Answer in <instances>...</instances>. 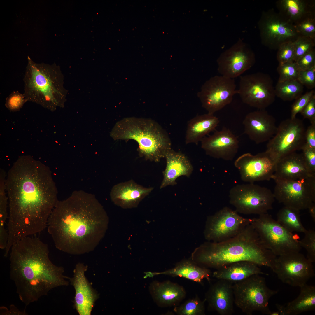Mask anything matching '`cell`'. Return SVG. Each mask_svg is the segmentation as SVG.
<instances>
[{
    "label": "cell",
    "mask_w": 315,
    "mask_h": 315,
    "mask_svg": "<svg viewBox=\"0 0 315 315\" xmlns=\"http://www.w3.org/2000/svg\"><path fill=\"white\" fill-rule=\"evenodd\" d=\"M304 118L309 120L311 124L315 123V95L300 113Z\"/></svg>",
    "instance_id": "obj_46"
},
{
    "label": "cell",
    "mask_w": 315,
    "mask_h": 315,
    "mask_svg": "<svg viewBox=\"0 0 315 315\" xmlns=\"http://www.w3.org/2000/svg\"><path fill=\"white\" fill-rule=\"evenodd\" d=\"M252 218L239 215L235 210L224 207L207 218L204 235L208 242H223L236 236L250 224Z\"/></svg>",
    "instance_id": "obj_13"
},
{
    "label": "cell",
    "mask_w": 315,
    "mask_h": 315,
    "mask_svg": "<svg viewBox=\"0 0 315 315\" xmlns=\"http://www.w3.org/2000/svg\"><path fill=\"white\" fill-rule=\"evenodd\" d=\"M254 53L241 40L222 53L217 60L221 75L234 79L249 69L255 62Z\"/></svg>",
    "instance_id": "obj_18"
},
{
    "label": "cell",
    "mask_w": 315,
    "mask_h": 315,
    "mask_svg": "<svg viewBox=\"0 0 315 315\" xmlns=\"http://www.w3.org/2000/svg\"><path fill=\"white\" fill-rule=\"evenodd\" d=\"M315 176L310 171L301 153L294 152L276 162L272 179L296 180Z\"/></svg>",
    "instance_id": "obj_24"
},
{
    "label": "cell",
    "mask_w": 315,
    "mask_h": 315,
    "mask_svg": "<svg viewBox=\"0 0 315 315\" xmlns=\"http://www.w3.org/2000/svg\"><path fill=\"white\" fill-rule=\"evenodd\" d=\"M270 315H280L278 311H277L271 312Z\"/></svg>",
    "instance_id": "obj_50"
},
{
    "label": "cell",
    "mask_w": 315,
    "mask_h": 315,
    "mask_svg": "<svg viewBox=\"0 0 315 315\" xmlns=\"http://www.w3.org/2000/svg\"><path fill=\"white\" fill-rule=\"evenodd\" d=\"M300 70L310 69L315 66V50L314 49L295 62Z\"/></svg>",
    "instance_id": "obj_44"
},
{
    "label": "cell",
    "mask_w": 315,
    "mask_h": 315,
    "mask_svg": "<svg viewBox=\"0 0 315 315\" xmlns=\"http://www.w3.org/2000/svg\"><path fill=\"white\" fill-rule=\"evenodd\" d=\"M257 264L251 262L242 261L232 263L216 270L213 277L218 279L227 280L233 283L244 280L256 274H268L263 272Z\"/></svg>",
    "instance_id": "obj_26"
},
{
    "label": "cell",
    "mask_w": 315,
    "mask_h": 315,
    "mask_svg": "<svg viewBox=\"0 0 315 315\" xmlns=\"http://www.w3.org/2000/svg\"><path fill=\"white\" fill-rule=\"evenodd\" d=\"M258 25L262 43L278 49L283 43L294 41L300 35L294 25L273 9L263 12Z\"/></svg>",
    "instance_id": "obj_14"
},
{
    "label": "cell",
    "mask_w": 315,
    "mask_h": 315,
    "mask_svg": "<svg viewBox=\"0 0 315 315\" xmlns=\"http://www.w3.org/2000/svg\"><path fill=\"white\" fill-rule=\"evenodd\" d=\"M164 274L172 276H179L201 283L204 279L209 282L211 272L209 268L201 267L192 260H185L177 263L172 269L155 274Z\"/></svg>",
    "instance_id": "obj_30"
},
{
    "label": "cell",
    "mask_w": 315,
    "mask_h": 315,
    "mask_svg": "<svg viewBox=\"0 0 315 315\" xmlns=\"http://www.w3.org/2000/svg\"><path fill=\"white\" fill-rule=\"evenodd\" d=\"M88 270L87 265L78 263L74 270L73 277L68 278L75 290L74 307L80 315H91L99 298L97 291L85 276Z\"/></svg>",
    "instance_id": "obj_19"
},
{
    "label": "cell",
    "mask_w": 315,
    "mask_h": 315,
    "mask_svg": "<svg viewBox=\"0 0 315 315\" xmlns=\"http://www.w3.org/2000/svg\"><path fill=\"white\" fill-rule=\"evenodd\" d=\"M0 312V315H25L27 314L25 310L22 312L20 311L14 305H11L10 306L9 310L5 307H1Z\"/></svg>",
    "instance_id": "obj_48"
},
{
    "label": "cell",
    "mask_w": 315,
    "mask_h": 315,
    "mask_svg": "<svg viewBox=\"0 0 315 315\" xmlns=\"http://www.w3.org/2000/svg\"><path fill=\"white\" fill-rule=\"evenodd\" d=\"M206 154L217 159L231 161L238 152L239 141L229 129L224 127L212 135L205 136L200 141Z\"/></svg>",
    "instance_id": "obj_20"
},
{
    "label": "cell",
    "mask_w": 315,
    "mask_h": 315,
    "mask_svg": "<svg viewBox=\"0 0 315 315\" xmlns=\"http://www.w3.org/2000/svg\"><path fill=\"white\" fill-rule=\"evenodd\" d=\"M109 222L106 212L95 197L80 191L58 201L47 228L57 249L79 255L95 249L104 236Z\"/></svg>",
    "instance_id": "obj_2"
},
{
    "label": "cell",
    "mask_w": 315,
    "mask_h": 315,
    "mask_svg": "<svg viewBox=\"0 0 315 315\" xmlns=\"http://www.w3.org/2000/svg\"><path fill=\"white\" fill-rule=\"evenodd\" d=\"M153 189V187H144L131 180L115 185L110 192L111 199L115 205L123 209L135 208Z\"/></svg>",
    "instance_id": "obj_22"
},
{
    "label": "cell",
    "mask_w": 315,
    "mask_h": 315,
    "mask_svg": "<svg viewBox=\"0 0 315 315\" xmlns=\"http://www.w3.org/2000/svg\"><path fill=\"white\" fill-rule=\"evenodd\" d=\"M27 101L24 93L18 91H13L6 98L5 105L10 111H16L22 108Z\"/></svg>",
    "instance_id": "obj_41"
},
{
    "label": "cell",
    "mask_w": 315,
    "mask_h": 315,
    "mask_svg": "<svg viewBox=\"0 0 315 315\" xmlns=\"http://www.w3.org/2000/svg\"><path fill=\"white\" fill-rule=\"evenodd\" d=\"M314 94V91L312 90L301 95L296 99L292 106L290 118H295L297 114L301 112Z\"/></svg>",
    "instance_id": "obj_42"
},
{
    "label": "cell",
    "mask_w": 315,
    "mask_h": 315,
    "mask_svg": "<svg viewBox=\"0 0 315 315\" xmlns=\"http://www.w3.org/2000/svg\"><path fill=\"white\" fill-rule=\"evenodd\" d=\"M111 135L116 140L135 141L139 145V156L151 161L159 162L172 149L171 141L167 133L151 119L124 118L117 123Z\"/></svg>",
    "instance_id": "obj_5"
},
{
    "label": "cell",
    "mask_w": 315,
    "mask_h": 315,
    "mask_svg": "<svg viewBox=\"0 0 315 315\" xmlns=\"http://www.w3.org/2000/svg\"><path fill=\"white\" fill-rule=\"evenodd\" d=\"M309 213L313 221L315 222V204L313 203L308 208Z\"/></svg>",
    "instance_id": "obj_49"
},
{
    "label": "cell",
    "mask_w": 315,
    "mask_h": 315,
    "mask_svg": "<svg viewBox=\"0 0 315 315\" xmlns=\"http://www.w3.org/2000/svg\"><path fill=\"white\" fill-rule=\"evenodd\" d=\"M253 226L263 245L276 256L299 252L301 247L293 234L284 228L267 213L252 218Z\"/></svg>",
    "instance_id": "obj_8"
},
{
    "label": "cell",
    "mask_w": 315,
    "mask_h": 315,
    "mask_svg": "<svg viewBox=\"0 0 315 315\" xmlns=\"http://www.w3.org/2000/svg\"><path fill=\"white\" fill-rule=\"evenodd\" d=\"M243 124L244 133L257 144L268 141L275 134L277 127L274 118L265 109L248 113Z\"/></svg>",
    "instance_id": "obj_21"
},
{
    "label": "cell",
    "mask_w": 315,
    "mask_h": 315,
    "mask_svg": "<svg viewBox=\"0 0 315 315\" xmlns=\"http://www.w3.org/2000/svg\"><path fill=\"white\" fill-rule=\"evenodd\" d=\"M305 145L315 149V123L311 124L305 130Z\"/></svg>",
    "instance_id": "obj_47"
},
{
    "label": "cell",
    "mask_w": 315,
    "mask_h": 315,
    "mask_svg": "<svg viewBox=\"0 0 315 315\" xmlns=\"http://www.w3.org/2000/svg\"><path fill=\"white\" fill-rule=\"evenodd\" d=\"M166 166L163 172V178L160 187V189L168 186L177 183L176 180L181 176L188 177L193 170L192 166L187 157L181 152L172 149L166 153Z\"/></svg>",
    "instance_id": "obj_25"
},
{
    "label": "cell",
    "mask_w": 315,
    "mask_h": 315,
    "mask_svg": "<svg viewBox=\"0 0 315 315\" xmlns=\"http://www.w3.org/2000/svg\"><path fill=\"white\" fill-rule=\"evenodd\" d=\"M276 220L289 232L304 233L307 230L301 222L300 210L288 206H284L278 211Z\"/></svg>",
    "instance_id": "obj_32"
},
{
    "label": "cell",
    "mask_w": 315,
    "mask_h": 315,
    "mask_svg": "<svg viewBox=\"0 0 315 315\" xmlns=\"http://www.w3.org/2000/svg\"><path fill=\"white\" fill-rule=\"evenodd\" d=\"M273 180L274 198L284 206L300 211L315 203V176L293 180Z\"/></svg>",
    "instance_id": "obj_11"
},
{
    "label": "cell",
    "mask_w": 315,
    "mask_h": 315,
    "mask_svg": "<svg viewBox=\"0 0 315 315\" xmlns=\"http://www.w3.org/2000/svg\"><path fill=\"white\" fill-rule=\"evenodd\" d=\"M272 271L283 283L293 287L306 284L315 275L312 263L300 252L277 256Z\"/></svg>",
    "instance_id": "obj_15"
},
{
    "label": "cell",
    "mask_w": 315,
    "mask_h": 315,
    "mask_svg": "<svg viewBox=\"0 0 315 315\" xmlns=\"http://www.w3.org/2000/svg\"><path fill=\"white\" fill-rule=\"evenodd\" d=\"M10 275L20 300L25 305L37 302L52 289L67 286L64 268L49 258L48 245L35 236L20 240L11 247Z\"/></svg>",
    "instance_id": "obj_3"
},
{
    "label": "cell",
    "mask_w": 315,
    "mask_h": 315,
    "mask_svg": "<svg viewBox=\"0 0 315 315\" xmlns=\"http://www.w3.org/2000/svg\"><path fill=\"white\" fill-rule=\"evenodd\" d=\"M236 87L234 79L216 75L205 82L197 96L208 113L214 115L232 102L237 94Z\"/></svg>",
    "instance_id": "obj_16"
},
{
    "label": "cell",
    "mask_w": 315,
    "mask_h": 315,
    "mask_svg": "<svg viewBox=\"0 0 315 315\" xmlns=\"http://www.w3.org/2000/svg\"><path fill=\"white\" fill-rule=\"evenodd\" d=\"M276 161L266 151L253 155L244 153L235 161L242 180L249 183L272 179Z\"/></svg>",
    "instance_id": "obj_17"
},
{
    "label": "cell",
    "mask_w": 315,
    "mask_h": 315,
    "mask_svg": "<svg viewBox=\"0 0 315 315\" xmlns=\"http://www.w3.org/2000/svg\"><path fill=\"white\" fill-rule=\"evenodd\" d=\"M297 80L303 86L312 89L315 87V66L304 71H300Z\"/></svg>",
    "instance_id": "obj_43"
},
{
    "label": "cell",
    "mask_w": 315,
    "mask_h": 315,
    "mask_svg": "<svg viewBox=\"0 0 315 315\" xmlns=\"http://www.w3.org/2000/svg\"><path fill=\"white\" fill-rule=\"evenodd\" d=\"M153 290L156 300L167 306L177 305L185 298L186 294L183 286L169 281L156 283Z\"/></svg>",
    "instance_id": "obj_31"
},
{
    "label": "cell",
    "mask_w": 315,
    "mask_h": 315,
    "mask_svg": "<svg viewBox=\"0 0 315 315\" xmlns=\"http://www.w3.org/2000/svg\"><path fill=\"white\" fill-rule=\"evenodd\" d=\"M229 197L237 213L259 215L272 209L275 199L270 189L253 183L235 186L229 191Z\"/></svg>",
    "instance_id": "obj_9"
},
{
    "label": "cell",
    "mask_w": 315,
    "mask_h": 315,
    "mask_svg": "<svg viewBox=\"0 0 315 315\" xmlns=\"http://www.w3.org/2000/svg\"><path fill=\"white\" fill-rule=\"evenodd\" d=\"M273 83L268 75L262 72L241 76L237 94L244 103L258 109H265L275 100Z\"/></svg>",
    "instance_id": "obj_12"
},
{
    "label": "cell",
    "mask_w": 315,
    "mask_h": 315,
    "mask_svg": "<svg viewBox=\"0 0 315 315\" xmlns=\"http://www.w3.org/2000/svg\"><path fill=\"white\" fill-rule=\"evenodd\" d=\"M305 130L302 121L296 117L282 121L275 135L268 141L266 151L277 162L287 155L302 150L305 144Z\"/></svg>",
    "instance_id": "obj_10"
},
{
    "label": "cell",
    "mask_w": 315,
    "mask_h": 315,
    "mask_svg": "<svg viewBox=\"0 0 315 315\" xmlns=\"http://www.w3.org/2000/svg\"><path fill=\"white\" fill-rule=\"evenodd\" d=\"M5 171L0 170V242L2 243H6L8 240V235L7 230L5 227L7 219L8 218L7 211L8 198L6 196Z\"/></svg>",
    "instance_id": "obj_34"
},
{
    "label": "cell",
    "mask_w": 315,
    "mask_h": 315,
    "mask_svg": "<svg viewBox=\"0 0 315 315\" xmlns=\"http://www.w3.org/2000/svg\"><path fill=\"white\" fill-rule=\"evenodd\" d=\"M314 1L279 0L276 3L278 12L294 25L315 14Z\"/></svg>",
    "instance_id": "obj_28"
},
{
    "label": "cell",
    "mask_w": 315,
    "mask_h": 315,
    "mask_svg": "<svg viewBox=\"0 0 315 315\" xmlns=\"http://www.w3.org/2000/svg\"><path fill=\"white\" fill-rule=\"evenodd\" d=\"M303 238L299 240L301 247L307 252V259L312 263L315 262V231L312 229L307 230Z\"/></svg>",
    "instance_id": "obj_39"
},
{
    "label": "cell",
    "mask_w": 315,
    "mask_h": 315,
    "mask_svg": "<svg viewBox=\"0 0 315 315\" xmlns=\"http://www.w3.org/2000/svg\"><path fill=\"white\" fill-rule=\"evenodd\" d=\"M260 275H252L233 285L234 304L248 315L255 311L270 315L272 311L269 300L278 291L268 288L265 278Z\"/></svg>",
    "instance_id": "obj_7"
},
{
    "label": "cell",
    "mask_w": 315,
    "mask_h": 315,
    "mask_svg": "<svg viewBox=\"0 0 315 315\" xmlns=\"http://www.w3.org/2000/svg\"><path fill=\"white\" fill-rule=\"evenodd\" d=\"M265 248L251 224L234 237L218 242H207L197 248L192 260L199 266L216 270L246 261L274 268L277 258Z\"/></svg>",
    "instance_id": "obj_4"
},
{
    "label": "cell",
    "mask_w": 315,
    "mask_h": 315,
    "mask_svg": "<svg viewBox=\"0 0 315 315\" xmlns=\"http://www.w3.org/2000/svg\"><path fill=\"white\" fill-rule=\"evenodd\" d=\"M233 283L218 279L206 293L204 300L209 307L220 315H231L234 312Z\"/></svg>",
    "instance_id": "obj_23"
},
{
    "label": "cell",
    "mask_w": 315,
    "mask_h": 315,
    "mask_svg": "<svg viewBox=\"0 0 315 315\" xmlns=\"http://www.w3.org/2000/svg\"><path fill=\"white\" fill-rule=\"evenodd\" d=\"M294 26L300 36L315 39V14L306 17Z\"/></svg>",
    "instance_id": "obj_38"
},
{
    "label": "cell",
    "mask_w": 315,
    "mask_h": 315,
    "mask_svg": "<svg viewBox=\"0 0 315 315\" xmlns=\"http://www.w3.org/2000/svg\"><path fill=\"white\" fill-rule=\"evenodd\" d=\"M300 288V293L294 300L286 304H275L280 315H297L315 310V286L306 284Z\"/></svg>",
    "instance_id": "obj_27"
},
{
    "label": "cell",
    "mask_w": 315,
    "mask_h": 315,
    "mask_svg": "<svg viewBox=\"0 0 315 315\" xmlns=\"http://www.w3.org/2000/svg\"><path fill=\"white\" fill-rule=\"evenodd\" d=\"M277 71L279 75L278 82L297 80L300 72L295 62L279 63Z\"/></svg>",
    "instance_id": "obj_36"
},
{
    "label": "cell",
    "mask_w": 315,
    "mask_h": 315,
    "mask_svg": "<svg viewBox=\"0 0 315 315\" xmlns=\"http://www.w3.org/2000/svg\"><path fill=\"white\" fill-rule=\"evenodd\" d=\"M302 150V154L307 165L311 172L315 175V149L305 144Z\"/></svg>",
    "instance_id": "obj_45"
},
{
    "label": "cell",
    "mask_w": 315,
    "mask_h": 315,
    "mask_svg": "<svg viewBox=\"0 0 315 315\" xmlns=\"http://www.w3.org/2000/svg\"><path fill=\"white\" fill-rule=\"evenodd\" d=\"M277 50L276 58L279 63L294 62L295 50L293 42H285Z\"/></svg>",
    "instance_id": "obj_40"
},
{
    "label": "cell",
    "mask_w": 315,
    "mask_h": 315,
    "mask_svg": "<svg viewBox=\"0 0 315 315\" xmlns=\"http://www.w3.org/2000/svg\"><path fill=\"white\" fill-rule=\"evenodd\" d=\"M295 55L294 62L314 49L315 39L299 36L293 41Z\"/></svg>",
    "instance_id": "obj_37"
},
{
    "label": "cell",
    "mask_w": 315,
    "mask_h": 315,
    "mask_svg": "<svg viewBox=\"0 0 315 315\" xmlns=\"http://www.w3.org/2000/svg\"><path fill=\"white\" fill-rule=\"evenodd\" d=\"M9 201L8 242L13 244L47 227L58 201L57 191L50 169L29 156L20 158L6 180Z\"/></svg>",
    "instance_id": "obj_1"
},
{
    "label": "cell",
    "mask_w": 315,
    "mask_h": 315,
    "mask_svg": "<svg viewBox=\"0 0 315 315\" xmlns=\"http://www.w3.org/2000/svg\"><path fill=\"white\" fill-rule=\"evenodd\" d=\"M303 91V86L297 80L278 82L275 87L276 96L284 101L297 99Z\"/></svg>",
    "instance_id": "obj_33"
},
{
    "label": "cell",
    "mask_w": 315,
    "mask_h": 315,
    "mask_svg": "<svg viewBox=\"0 0 315 315\" xmlns=\"http://www.w3.org/2000/svg\"><path fill=\"white\" fill-rule=\"evenodd\" d=\"M219 122L218 117L208 113L192 118L188 123L186 144H197L206 135L215 129Z\"/></svg>",
    "instance_id": "obj_29"
},
{
    "label": "cell",
    "mask_w": 315,
    "mask_h": 315,
    "mask_svg": "<svg viewBox=\"0 0 315 315\" xmlns=\"http://www.w3.org/2000/svg\"><path fill=\"white\" fill-rule=\"evenodd\" d=\"M205 301L201 300L196 296L187 300L179 306H175L174 311L179 315H204Z\"/></svg>",
    "instance_id": "obj_35"
},
{
    "label": "cell",
    "mask_w": 315,
    "mask_h": 315,
    "mask_svg": "<svg viewBox=\"0 0 315 315\" xmlns=\"http://www.w3.org/2000/svg\"><path fill=\"white\" fill-rule=\"evenodd\" d=\"M27 60L23 79V93L28 101L50 109L58 102L57 98L60 95L56 71L52 66L36 63L29 56Z\"/></svg>",
    "instance_id": "obj_6"
}]
</instances>
